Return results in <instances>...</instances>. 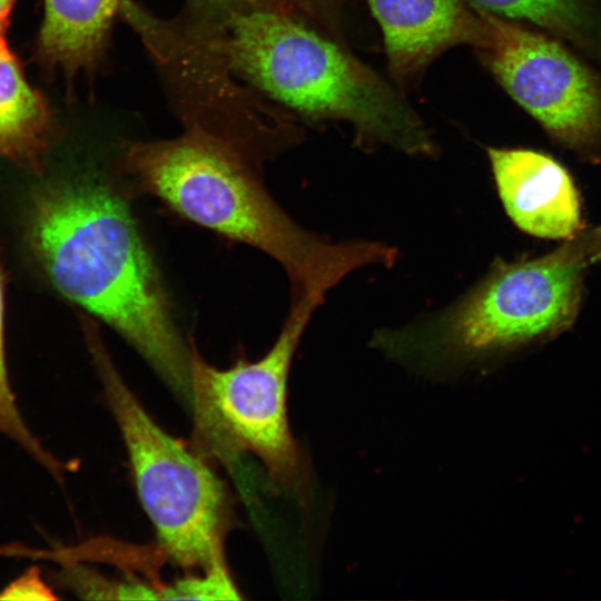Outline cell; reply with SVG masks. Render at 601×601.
Masks as SVG:
<instances>
[{"mask_svg":"<svg viewBox=\"0 0 601 601\" xmlns=\"http://www.w3.org/2000/svg\"><path fill=\"white\" fill-rule=\"evenodd\" d=\"M27 237L55 288L118 332L188 405L190 347L120 194L93 175L43 183Z\"/></svg>","mask_w":601,"mask_h":601,"instance_id":"cell-1","label":"cell"},{"mask_svg":"<svg viewBox=\"0 0 601 601\" xmlns=\"http://www.w3.org/2000/svg\"><path fill=\"white\" fill-rule=\"evenodd\" d=\"M122 170L138 191L276 259L292 282L293 299L325 298L349 272L371 264L390 266L394 260V248L384 244H333L299 227L234 147L200 129L170 140L130 144Z\"/></svg>","mask_w":601,"mask_h":601,"instance_id":"cell-2","label":"cell"},{"mask_svg":"<svg viewBox=\"0 0 601 601\" xmlns=\"http://www.w3.org/2000/svg\"><path fill=\"white\" fill-rule=\"evenodd\" d=\"M188 47L244 76L299 114L353 125L361 145L427 155L435 145L420 117L377 73L336 43L268 9H236L188 33Z\"/></svg>","mask_w":601,"mask_h":601,"instance_id":"cell-3","label":"cell"},{"mask_svg":"<svg viewBox=\"0 0 601 601\" xmlns=\"http://www.w3.org/2000/svg\"><path fill=\"white\" fill-rule=\"evenodd\" d=\"M595 263L583 230L542 257L496 262L461 299L403 328L381 331L374 342L394 354L474 358L564 332L582 298L583 274Z\"/></svg>","mask_w":601,"mask_h":601,"instance_id":"cell-4","label":"cell"},{"mask_svg":"<svg viewBox=\"0 0 601 601\" xmlns=\"http://www.w3.org/2000/svg\"><path fill=\"white\" fill-rule=\"evenodd\" d=\"M81 323L161 551L185 569L226 565L229 509L223 483L204 457L151 418L115 367L97 326L88 317Z\"/></svg>","mask_w":601,"mask_h":601,"instance_id":"cell-5","label":"cell"},{"mask_svg":"<svg viewBox=\"0 0 601 601\" xmlns=\"http://www.w3.org/2000/svg\"><path fill=\"white\" fill-rule=\"evenodd\" d=\"M323 302L316 296L294 299L276 342L256 362L238 359L217 368L189 344L194 451L227 467L243 453H253L276 483L303 502L307 476L288 425L287 378L299 338Z\"/></svg>","mask_w":601,"mask_h":601,"instance_id":"cell-6","label":"cell"},{"mask_svg":"<svg viewBox=\"0 0 601 601\" xmlns=\"http://www.w3.org/2000/svg\"><path fill=\"white\" fill-rule=\"evenodd\" d=\"M487 40L480 49L505 91L559 144L601 160V79L560 41L476 9Z\"/></svg>","mask_w":601,"mask_h":601,"instance_id":"cell-7","label":"cell"},{"mask_svg":"<svg viewBox=\"0 0 601 601\" xmlns=\"http://www.w3.org/2000/svg\"><path fill=\"white\" fill-rule=\"evenodd\" d=\"M487 155L503 207L520 229L551 239L582 231L578 189L559 161L523 148H489Z\"/></svg>","mask_w":601,"mask_h":601,"instance_id":"cell-8","label":"cell"},{"mask_svg":"<svg viewBox=\"0 0 601 601\" xmlns=\"http://www.w3.org/2000/svg\"><path fill=\"white\" fill-rule=\"evenodd\" d=\"M367 1L384 35L388 68L401 83L453 46L486 43L484 18L462 0Z\"/></svg>","mask_w":601,"mask_h":601,"instance_id":"cell-9","label":"cell"},{"mask_svg":"<svg viewBox=\"0 0 601 601\" xmlns=\"http://www.w3.org/2000/svg\"><path fill=\"white\" fill-rule=\"evenodd\" d=\"M6 22L0 21V156L38 170L49 147L51 116L8 46Z\"/></svg>","mask_w":601,"mask_h":601,"instance_id":"cell-10","label":"cell"},{"mask_svg":"<svg viewBox=\"0 0 601 601\" xmlns=\"http://www.w3.org/2000/svg\"><path fill=\"white\" fill-rule=\"evenodd\" d=\"M121 0H46L38 39L43 62L69 75L97 60Z\"/></svg>","mask_w":601,"mask_h":601,"instance_id":"cell-11","label":"cell"},{"mask_svg":"<svg viewBox=\"0 0 601 601\" xmlns=\"http://www.w3.org/2000/svg\"><path fill=\"white\" fill-rule=\"evenodd\" d=\"M467 1L474 9L508 19L528 20L593 55H601V29L587 0Z\"/></svg>","mask_w":601,"mask_h":601,"instance_id":"cell-12","label":"cell"},{"mask_svg":"<svg viewBox=\"0 0 601 601\" xmlns=\"http://www.w3.org/2000/svg\"><path fill=\"white\" fill-rule=\"evenodd\" d=\"M0 434L16 441L47 469H52L57 460L51 456L33 436L17 407L14 394L9 383L4 351V282L0 265Z\"/></svg>","mask_w":601,"mask_h":601,"instance_id":"cell-13","label":"cell"},{"mask_svg":"<svg viewBox=\"0 0 601 601\" xmlns=\"http://www.w3.org/2000/svg\"><path fill=\"white\" fill-rule=\"evenodd\" d=\"M239 598L227 565H221L168 584L164 599L226 600Z\"/></svg>","mask_w":601,"mask_h":601,"instance_id":"cell-14","label":"cell"},{"mask_svg":"<svg viewBox=\"0 0 601 601\" xmlns=\"http://www.w3.org/2000/svg\"><path fill=\"white\" fill-rule=\"evenodd\" d=\"M50 588L42 581L36 569L11 582L0 592V600H55Z\"/></svg>","mask_w":601,"mask_h":601,"instance_id":"cell-15","label":"cell"},{"mask_svg":"<svg viewBox=\"0 0 601 601\" xmlns=\"http://www.w3.org/2000/svg\"><path fill=\"white\" fill-rule=\"evenodd\" d=\"M588 233L597 257V262H599L601 260V226L589 230Z\"/></svg>","mask_w":601,"mask_h":601,"instance_id":"cell-16","label":"cell"},{"mask_svg":"<svg viewBox=\"0 0 601 601\" xmlns=\"http://www.w3.org/2000/svg\"><path fill=\"white\" fill-rule=\"evenodd\" d=\"M14 0H0V21L7 19V14Z\"/></svg>","mask_w":601,"mask_h":601,"instance_id":"cell-17","label":"cell"},{"mask_svg":"<svg viewBox=\"0 0 601 601\" xmlns=\"http://www.w3.org/2000/svg\"><path fill=\"white\" fill-rule=\"evenodd\" d=\"M206 2H209L210 4H215V6H229V4H233L235 2H239V1H245V0H204Z\"/></svg>","mask_w":601,"mask_h":601,"instance_id":"cell-18","label":"cell"}]
</instances>
